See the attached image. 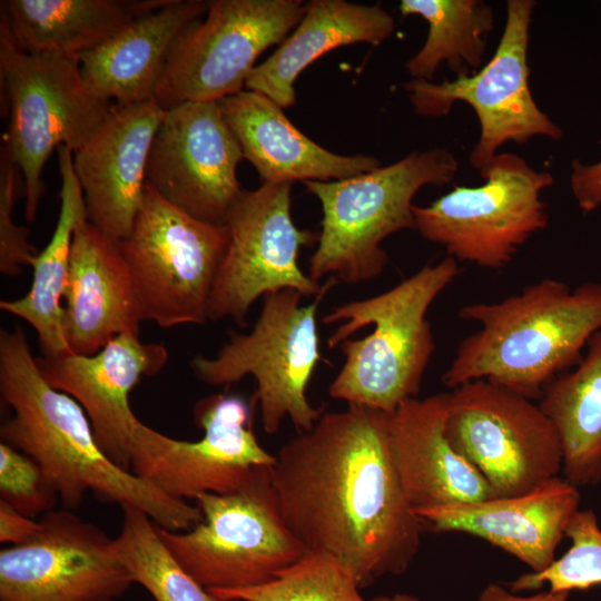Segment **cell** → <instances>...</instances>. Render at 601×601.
Here are the masks:
<instances>
[{
    "label": "cell",
    "instance_id": "cell-11",
    "mask_svg": "<svg viewBox=\"0 0 601 601\" xmlns=\"http://www.w3.org/2000/svg\"><path fill=\"white\" fill-rule=\"evenodd\" d=\"M306 10L302 0H214L169 51L154 99L168 110L188 101H220L243 90L255 61L282 43Z\"/></svg>",
    "mask_w": 601,
    "mask_h": 601
},
{
    "label": "cell",
    "instance_id": "cell-36",
    "mask_svg": "<svg viewBox=\"0 0 601 601\" xmlns=\"http://www.w3.org/2000/svg\"><path fill=\"white\" fill-rule=\"evenodd\" d=\"M41 522L32 520L0 500V542L19 545L36 536Z\"/></svg>",
    "mask_w": 601,
    "mask_h": 601
},
{
    "label": "cell",
    "instance_id": "cell-37",
    "mask_svg": "<svg viewBox=\"0 0 601 601\" xmlns=\"http://www.w3.org/2000/svg\"><path fill=\"white\" fill-rule=\"evenodd\" d=\"M570 592L568 591H544L530 597L516 595L504 587L490 583L479 595V601H568Z\"/></svg>",
    "mask_w": 601,
    "mask_h": 601
},
{
    "label": "cell",
    "instance_id": "cell-15",
    "mask_svg": "<svg viewBox=\"0 0 601 601\" xmlns=\"http://www.w3.org/2000/svg\"><path fill=\"white\" fill-rule=\"evenodd\" d=\"M243 397L213 394L194 407L204 431L198 441H180L142 425L131 452L130 470L179 500L239 489L258 467H272L275 455L258 442L252 408Z\"/></svg>",
    "mask_w": 601,
    "mask_h": 601
},
{
    "label": "cell",
    "instance_id": "cell-20",
    "mask_svg": "<svg viewBox=\"0 0 601 601\" xmlns=\"http://www.w3.org/2000/svg\"><path fill=\"white\" fill-rule=\"evenodd\" d=\"M579 487L555 476L515 496L417 510L437 532L481 538L526 564L533 573L555 561L566 526L579 510Z\"/></svg>",
    "mask_w": 601,
    "mask_h": 601
},
{
    "label": "cell",
    "instance_id": "cell-23",
    "mask_svg": "<svg viewBox=\"0 0 601 601\" xmlns=\"http://www.w3.org/2000/svg\"><path fill=\"white\" fill-rule=\"evenodd\" d=\"M218 105L262 183L343 180L382 166L374 156H343L317 145L289 121L280 106L262 93L242 90Z\"/></svg>",
    "mask_w": 601,
    "mask_h": 601
},
{
    "label": "cell",
    "instance_id": "cell-29",
    "mask_svg": "<svg viewBox=\"0 0 601 601\" xmlns=\"http://www.w3.org/2000/svg\"><path fill=\"white\" fill-rule=\"evenodd\" d=\"M402 17L420 16L428 24L422 48L405 68L413 79L432 81L445 62L456 77L483 67L486 37L494 29L493 9L482 0H401Z\"/></svg>",
    "mask_w": 601,
    "mask_h": 601
},
{
    "label": "cell",
    "instance_id": "cell-38",
    "mask_svg": "<svg viewBox=\"0 0 601 601\" xmlns=\"http://www.w3.org/2000/svg\"><path fill=\"white\" fill-rule=\"evenodd\" d=\"M372 601H420L416 597L407 593H396L393 595H380Z\"/></svg>",
    "mask_w": 601,
    "mask_h": 601
},
{
    "label": "cell",
    "instance_id": "cell-24",
    "mask_svg": "<svg viewBox=\"0 0 601 601\" xmlns=\"http://www.w3.org/2000/svg\"><path fill=\"white\" fill-rule=\"evenodd\" d=\"M208 8L209 1L171 0L136 19L99 47L79 56L86 87L95 96L120 106L154 99L176 38Z\"/></svg>",
    "mask_w": 601,
    "mask_h": 601
},
{
    "label": "cell",
    "instance_id": "cell-31",
    "mask_svg": "<svg viewBox=\"0 0 601 601\" xmlns=\"http://www.w3.org/2000/svg\"><path fill=\"white\" fill-rule=\"evenodd\" d=\"M351 571L335 556L307 550L256 587L208 590L217 601H365Z\"/></svg>",
    "mask_w": 601,
    "mask_h": 601
},
{
    "label": "cell",
    "instance_id": "cell-26",
    "mask_svg": "<svg viewBox=\"0 0 601 601\" xmlns=\"http://www.w3.org/2000/svg\"><path fill=\"white\" fill-rule=\"evenodd\" d=\"M171 0H7L1 19L16 46L78 59Z\"/></svg>",
    "mask_w": 601,
    "mask_h": 601
},
{
    "label": "cell",
    "instance_id": "cell-6",
    "mask_svg": "<svg viewBox=\"0 0 601 601\" xmlns=\"http://www.w3.org/2000/svg\"><path fill=\"white\" fill-rule=\"evenodd\" d=\"M329 277L325 288L307 305L293 289L263 297L259 316L249 333H231L214 357L195 356V376L213 386H227L252 375L257 384L252 398L259 405L264 431L275 434L288 417L297 432L311 430L323 415L313 406L306 390L321 361L317 326L318 306L336 284Z\"/></svg>",
    "mask_w": 601,
    "mask_h": 601
},
{
    "label": "cell",
    "instance_id": "cell-28",
    "mask_svg": "<svg viewBox=\"0 0 601 601\" xmlns=\"http://www.w3.org/2000/svg\"><path fill=\"white\" fill-rule=\"evenodd\" d=\"M539 406L558 432L565 480L578 487L601 483V329L580 361L544 387Z\"/></svg>",
    "mask_w": 601,
    "mask_h": 601
},
{
    "label": "cell",
    "instance_id": "cell-14",
    "mask_svg": "<svg viewBox=\"0 0 601 601\" xmlns=\"http://www.w3.org/2000/svg\"><path fill=\"white\" fill-rule=\"evenodd\" d=\"M292 184L262 183L240 190L225 220L229 244L217 273L208 319L247 326L250 306L267 294L293 289L317 296L326 286L298 265L299 250L317 244L318 234L298 228L290 213Z\"/></svg>",
    "mask_w": 601,
    "mask_h": 601
},
{
    "label": "cell",
    "instance_id": "cell-35",
    "mask_svg": "<svg viewBox=\"0 0 601 601\" xmlns=\"http://www.w3.org/2000/svg\"><path fill=\"white\" fill-rule=\"evenodd\" d=\"M569 184L573 198L583 213L601 207V159L592 164L574 159L571 162Z\"/></svg>",
    "mask_w": 601,
    "mask_h": 601
},
{
    "label": "cell",
    "instance_id": "cell-16",
    "mask_svg": "<svg viewBox=\"0 0 601 601\" xmlns=\"http://www.w3.org/2000/svg\"><path fill=\"white\" fill-rule=\"evenodd\" d=\"M31 540L0 551V601H117L134 584L115 538L51 510Z\"/></svg>",
    "mask_w": 601,
    "mask_h": 601
},
{
    "label": "cell",
    "instance_id": "cell-34",
    "mask_svg": "<svg viewBox=\"0 0 601 601\" xmlns=\"http://www.w3.org/2000/svg\"><path fill=\"white\" fill-rule=\"evenodd\" d=\"M23 179L20 169L1 149L0 157V272L19 275L23 266H32L38 255L29 242L30 231L13 220V210Z\"/></svg>",
    "mask_w": 601,
    "mask_h": 601
},
{
    "label": "cell",
    "instance_id": "cell-33",
    "mask_svg": "<svg viewBox=\"0 0 601 601\" xmlns=\"http://www.w3.org/2000/svg\"><path fill=\"white\" fill-rule=\"evenodd\" d=\"M0 500L31 518L53 510L59 497L33 459L1 442Z\"/></svg>",
    "mask_w": 601,
    "mask_h": 601
},
{
    "label": "cell",
    "instance_id": "cell-18",
    "mask_svg": "<svg viewBox=\"0 0 601 601\" xmlns=\"http://www.w3.org/2000/svg\"><path fill=\"white\" fill-rule=\"evenodd\" d=\"M167 361L164 345L142 343L134 334L114 337L93 355L37 357L49 385L83 408L104 453L128 471L134 443L144 425L130 407V392L142 376L159 373Z\"/></svg>",
    "mask_w": 601,
    "mask_h": 601
},
{
    "label": "cell",
    "instance_id": "cell-21",
    "mask_svg": "<svg viewBox=\"0 0 601 601\" xmlns=\"http://www.w3.org/2000/svg\"><path fill=\"white\" fill-rule=\"evenodd\" d=\"M63 334L70 354L93 355L144 321L119 243L87 219L76 228L65 292Z\"/></svg>",
    "mask_w": 601,
    "mask_h": 601
},
{
    "label": "cell",
    "instance_id": "cell-22",
    "mask_svg": "<svg viewBox=\"0 0 601 601\" xmlns=\"http://www.w3.org/2000/svg\"><path fill=\"white\" fill-rule=\"evenodd\" d=\"M447 403L449 393L413 397L388 414L392 457L414 512L495 497L480 472L449 442Z\"/></svg>",
    "mask_w": 601,
    "mask_h": 601
},
{
    "label": "cell",
    "instance_id": "cell-25",
    "mask_svg": "<svg viewBox=\"0 0 601 601\" xmlns=\"http://www.w3.org/2000/svg\"><path fill=\"white\" fill-rule=\"evenodd\" d=\"M395 29L392 14L380 4L345 0H312L304 16L280 46L255 67L245 88L262 93L283 109L295 104L294 82L316 59L336 48L366 42L378 46Z\"/></svg>",
    "mask_w": 601,
    "mask_h": 601
},
{
    "label": "cell",
    "instance_id": "cell-10",
    "mask_svg": "<svg viewBox=\"0 0 601 601\" xmlns=\"http://www.w3.org/2000/svg\"><path fill=\"white\" fill-rule=\"evenodd\" d=\"M480 177V186H455L427 206L414 205V229L457 263L500 269L548 226L541 193L554 178L512 152L496 154Z\"/></svg>",
    "mask_w": 601,
    "mask_h": 601
},
{
    "label": "cell",
    "instance_id": "cell-2",
    "mask_svg": "<svg viewBox=\"0 0 601 601\" xmlns=\"http://www.w3.org/2000/svg\"><path fill=\"white\" fill-rule=\"evenodd\" d=\"M0 393L13 412L1 424L2 442L39 464L66 510L79 508L90 492L100 501L137 508L169 531L203 521L197 505L164 493L104 453L80 404L40 373L18 324L0 329Z\"/></svg>",
    "mask_w": 601,
    "mask_h": 601
},
{
    "label": "cell",
    "instance_id": "cell-9",
    "mask_svg": "<svg viewBox=\"0 0 601 601\" xmlns=\"http://www.w3.org/2000/svg\"><path fill=\"white\" fill-rule=\"evenodd\" d=\"M228 244L225 224L184 213L146 183L134 227L119 242L144 321L161 328L205 324Z\"/></svg>",
    "mask_w": 601,
    "mask_h": 601
},
{
    "label": "cell",
    "instance_id": "cell-17",
    "mask_svg": "<svg viewBox=\"0 0 601 601\" xmlns=\"http://www.w3.org/2000/svg\"><path fill=\"white\" fill-rule=\"evenodd\" d=\"M243 158L218 102H184L166 110L155 134L146 183L184 213L225 224L242 190L237 167Z\"/></svg>",
    "mask_w": 601,
    "mask_h": 601
},
{
    "label": "cell",
    "instance_id": "cell-27",
    "mask_svg": "<svg viewBox=\"0 0 601 601\" xmlns=\"http://www.w3.org/2000/svg\"><path fill=\"white\" fill-rule=\"evenodd\" d=\"M60 210L53 234L32 265L29 292L17 299L1 300L0 309L30 324L38 336L42 356L70 354L63 334L65 307L61 299L69 277L70 253L77 226L87 219L83 194L73 169V152L60 146Z\"/></svg>",
    "mask_w": 601,
    "mask_h": 601
},
{
    "label": "cell",
    "instance_id": "cell-8",
    "mask_svg": "<svg viewBox=\"0 0 601 601\" xmlns=\"http://www.w3.org/2000/svg\"><path fill=\"white\" fill-rule=\"evenodd\" d=\"M195 501L203 514L197 525L156 526L173 556L207 590L263 584L307 551L282 515L270 467L256 469L234 492Z\"/></svg>",
    "mask_w": 601,
    "mask_h": 601
},
{
    "label": "cell",
    "instance_id": "cell-30",
    "mask_svg": "<svg viewBox=\"0 0 601 601\" xmlns=\"http://www.w3.org/2000/svg\"><path fill=\"white\" fill-rule=\"evenodd\" d=\"M122 523L115 538L134 582L155 601H217L173 556L154 521L134 506H122Z\"/></svg>",
    "mask_w": 601,
    "mask_h": 601
},
{
    "label": "cell",
    "instance_id": "cell-3",
    "mask_svg": "<svg viewBox=\"0 0 601 601\" xmlns=\"http://www.w3.org/2000/svg\"><path fill=\"white\" fill-rule=\"evenodd\" d=\"M459 317L480 327L460 342L442 383L453 390L486 380L535 400L601 329V282L542 278L497 302L462 306Z\"/></svg>",
    "mask_w": 601,
    "mask_h": 601
},
{
    "label": "cell",
    "instance_id": "cell-7",
    "mask_svg": "<svg viewBox=\"0 0 601 601\" xmlns=\"http://www.w3.org/2000/svg\"><path fill=\"white\" fill-rule=\"evenodd\" d=\"M0 76L9 111L1 149L21 171L24 217L32 223L45 193L47 159L60 146L79 149L114 104L86 87L78 59L24 52L1 21Z\"/></svg>",
    "mask_w": 601,
    "mask_h": 601
},
{
    "label": "cell",
    "instance_id": "cell-12",
    "mask_svg": "<svg viewBox=\"0 0 601 601\" xmlns=\"http://www.w3.org/2000/svg\"><path fill=\"white\" fill-rule=\"evenodd\" d=\"M444 431L495 497L523 494L562 470L558 432L539 404L491 381L449 392Z\"/></svg>",
    "mask_w": 601,
    "mask_h": 601
},
{
    "label": "cell",
    "instance_id": "cell-1",
    "mask_svg": "<svg viewBox=\"0 0 601 601\" xmlns=\"http://www.w3.org/2000/svg\"><path fill=\"white\" fill-rule=\"evenodd\" d=\"M270 479L293 534L338 559L361 589L404 573L420 550L425 523L401 484L387 413L358 404L323 413L278 450Z\"/></svg>",
    "mask_w": 601,
    "mask_h": 601
},
{
    "label": "cell",
    "instance_id": "cell-5",
    "mask_svg": "<svg viewBox=\"0 0 601 601\" xmlns=\"http://www.w3.org/2000/svg\"><path fill=\"white\" fill-rule=\"evenodd\" d=\"M457 169L451 151L431 148L356 177L303 183L323 211L309 277L319 283L332 275L346 284L378 277L388 263L382 242L397 231L414 229L413 197L424 186L451 184Z\"/></svg>",
    "mask_w": 601,
    "mask_h": 601
},
{
    "label": "cell",
    "instance_id": "cell-13",
    "mask_svg": "<svg viewBox=\"0 0 601 601\" xmlns=\"http://www.w3.org/2000/svg\"><path fill=\"white\" fill-rule=\"evenodd\" d=\"M535 4L533 0H508L499 45L476 72L440 83L421 79L403 83L417 115L442 117L457 101L473 108L480 137L469 161L479 173L508 141L525 144L535 136L562 138V129L538 107L529 87L528 49Z\"/></svg>",
    "mask_w": 601,
    "mask_h": 601
},
{
    "label": "cell",
    "instance_id": "cell-4",
    "mask_svg": "<svg viewBox=\"0 0 601 601\" xmlns=\"http://www.w3.org/2000/svg\"><path fill=\"white\" fill-rule=\"evenodd\" d=\"M460 274L445 256L391 289L333 307L323 323L345 321L328 338L344 363L328 387L332 398L391 414L417 397L435 351L427 311Z\"/></svg>",
    "mask_w": 601,
    "mask_h": 601
},
{
    "label": "cell",
    "instance_id": "cell-19",
    "mask_svg": "<svg viewBox=\"0 0 601 601\" xmlns=\"http://www.w3.org/2000/svg\"><path fill=\"white\" fill-rule=\"evenodd\" d=\"M166 110L155 99L120 106L73 152L87 220L116 242L131 231L141 209L150 146Z\"/></svg>",
    "mask_w": 601,
    "mask_h": 601
},
{
    "label": "cell",
    "instance_id": "cell-32",
    "mask_svg": "<svg viewBox=\"0 0 601 601\" xmlns=\"http://www.w3.org/2000/svg\"><path fill=\"white\" fill-rule=\"evenodd\" d=\"M565 538L570 548L544 571L521 574L510 583L514 593L548 585L551 591L588 590L601 584V528L593 510H578Z\"/></svg>",
    "mask_w": 601,
    "mask_h": 601
}]
</instances>
